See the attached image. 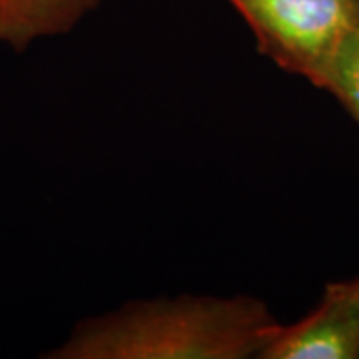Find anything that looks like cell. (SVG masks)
<instances>
[{
    "label": "cell",
    "instance_id": "4",
    "mask_svg": "<svg viewBox=\"0 0 359 359\" xmlns=\"http://www.w3.org/2000/svg\"><path fill=\"white\" fill-rule=\"evenodd\" d=\"M100 0H0V42L25 50L32 42L70 32Z\"/></svg>",
    "mask_w": 359,
    "mask_h": 359
},
{
    "label": "cell",
    "instance_id": "3",
    "mask_svg": "<svg viewBox=\"0 0 359 359\" xmlns=\"http://www.w3.org/2000/svg\"><path fill=\"white\" fill-rule=\"evenodd\" d=\"M257 359H359V278L330 283L311 313L280 323Z\"/></svg>",
    "mask_w": 359,
    "mask_h": 359
},
{
    "label": "cell",
    "instance_id": "1",
    "mask_svg": "<svg viewBox=\"0 0 359 359\" xmlns=\"http://www.w3.org/2000/svg\"><path fill=\"white\" fill-rule=\"evenodd\" d=\"M278 327L268 306L250 295L158 297L78 321L44 358L257 359Z\"/></svg>",
    "mask_w": 359,
    "mask_h": 359
},
{
    "label": "cell",
    "instance_id": "5",
    "mask_svg": "<svg viewBox=\"0 0 359 359\" xmlns=\"http://www.w3.org/2000/svg\"><path fill=\"white\" fill-rule=\"evenodd\" d=\"M313 86L335 96L359 122V18L347 30Z\"/></svg>",
    "mask_w": 359,
    "mask_h": 359
},
{
    "label": "cell",
    "instance_id": "2",
    "mask_svg": "<svg viewBox=\"0 0 359 359\" xmlns=\"http://www.w3.org/2000/svg\"><path fill=\"white\" fill-rule=\"evenodd\" d=\"M244 16L257 50L282 70L316 84L347 30L359 0H228Z\"/></svg>",
    "mask_w": 359,
    "mask_h": 359
}]
</instances>
